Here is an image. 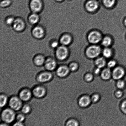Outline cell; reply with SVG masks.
I'll list each match as a JSON object with an SVG mask.
<instances>
[{"instance_id":"obj_1","label":"cell","mask_w":126,"mask_h":126,"mask_svg":"<svg viewBox=\"0 0 126 126\" xmlns=\"http://www.w3.org/2000/svg\"><path fill=\"white\" fill-rule=\"evenodd\" d=\"M16 112L8 107L2 108L0 113L1 121L12 125L15 121Z\"/></svg>"},{"instance_id":"obj_2","label":"cell","mask_w":126,"mask_h":126,"mask_svg":"<svg viewBox=\"0 0 126 126\" xmlns=\"http://www.w3.org/2000/svg\"><path fill=\"white\" fill-rule=\"evenodd\" d=\"M54 78L53 72L45 70L38 72L36 75L35 79L39 84H44L51 82Z\"/></svg>"},{"instance_id":"obj_3","label":"cell","mask_w":126,"mask_h":126,"mask_svg":"<svg viewBox=\"0 0 126 126\" xmlns=\"http://www.w3.org/2000/svg\"><path fill=\"white\" fill-rule=\"evenodd\" d=\"M32 89L33 97L37 99H43L47 94V88L44 84H39L35 85Z\"/></svg>"},{"instance_id":"obj_4","label":"cell","mask_w":126,"mask_h":126,"mask_svg":"<svg viewBox=\"0 0 126 126\" xmlns=\"http://www.w3.org/2000/svg\"><path fill=\"white\" fill-rule=\"evenodd\" d=\"M24 104L18 95H12L10 96L8 104V107L16 112L20 111Z\"/></svg>"},{"instance_id":"obj_5","label":"cell","mask_w":126,"mask_h":126,"mask_svg":"<svg viewBox=\"0 0 126 126\" xmlns=\"http://www.w3.org/2000/svg\"><path fill=\"white\" fill-rule=\"evenodd\" d=\"M18 95L24 103L30 102L34 97L32 89L28 87H23L20 89Z\"/></svg>"},{"instance_id":"obj_6","label":"cell","mask_w":126,"mask_h":126,"mask_svg":"<svg viewBox=\"0 0 126 126\" xmlns=\"http://www.w3.org/2000/svg\"><path fill=\"white\" fill-rule=\"evenodd\" d=\"M70 71L68 66L65 65H58L55 72V75L58 78L63 79L68 76Z\"/></svg>"},{"instance_id":"obj_7","label":"cell","mask_w":126,"mask_h":126,"mask_svg":"<svg viewBox=\"0 0 126 126\" xmlns=\"http://www.w3.org/2000/svg\"><path fill=\"white\" fill-rule=\"evenodd\" d=\"M58 65L57 61L55 59L49 57L46 59L44 66L45 70L53 72L55 71Z\"/></svg>"},{"instance_id":"obj_8","label":"cell","mask_w":126,"mask_h":126,"mask_svg":"<svg viewBox=\"0 0 126 126\" xmlns=\"http://www.w3.org/2000/svg\"><path fill=\"white\" fill-rule=\"evenodd\" d=\"M68 51L67 48L64 45L61 46L57 48L55 52L57 59L60 61H64L67 58Z\"/></svg>"},{"instance_id":"obj_9","label":"cell","mask_w":126,"mask_h":126,"mask_svg":"<svg viewBox=\"0 0 126 126\" xmlns=\"http://www.w3.org/2000/svg\"><path fill=\"white\" fill-rule=\"evenodd\" d=\"M101 49L100 47L97 46L93 45L89 47L86 51L88 57L94 58L98 56L100 53Z\"/></svg>"},{"instance_id":"obj_10","label":"cell","mask_w":126,"mask_h":126,"mask_svg":"<svg viewBox=\"0 0 126 126\" xmlns=\"http://www.w3.org/2000/svg\"><path fill=\"white\" fill-rule=\"evenodd\" d=\"M42 3L40 0H32L30 3L31 10L34 13H37L41 10Z\"/></svg>"},{"instance_id":"obj_11","label":"cell","mask_w":126,"mask_h":126,"mask_svg":"<svg viewBox=\"0 0 126 126\" xmlns=\"http://www.w3.org/2000/svg\"><path fill=\"white\" fill-rule=\"evenodd\" d=\"M102 36L99 33L97 32H93L90 33L88 35L89 41L92 44H96L100 41Z\"/></svg>"},{"instance_id":"obj_12","label":"cell","mask_w":126,"mask_h":126,"mask_svg":"<svg viewBox=\"0 0 126 126\" xmlns=\"http://www.w3.org/2000/svg\"><path fill=\"white\" fill-rule=\"evenodd\" d=\"M46 59L43 55H37L33 59V63L34 65L37 67H40L44 66Z\"/></svg>"},{"instance_id":"obj_13","label":"cell","mask_w":126,"mask_h":126,"mask_svg":"<svg viewBox=\"0 0 126 126\" xmlns=\"http://www.w3.org/2000/svg\"><path fill=\"white\" fill-rule=\"evenodd\" d=\"M13 25L14 29L18 31L23 30L25 26L24 21L20 18H17L15 20Z\"/></svg>"},{"instance_id":"obj_14","label":"cell","mask_w":126,"mask_h":126,"mask_svg":"<svg viewBox=\"0 0 126 126\" xmlns=\"http://www.w3.org/2000/svg\"><path fill=\"white\" fill-rule=\"evenodd\" d=\"M125 72L122 68L117 67L113 70V78L115 79H119L122 78L124 75Z\"/></svg>"},{"instance_id":"obj_15","label":"cell","mask_w":126,"mask_h":126,"mask_svg":"<svg viewBox=\"0 0 126 126\" xmlns=\"http://www.w3.org/2000/svg\"><path fill=\"white\" fill-rule=\"evenodd\" d=\"M98 2L94 0H91L87 2L86 4V8L87 11L92 12L96 10L98 8Z\"/></svg>"},{"instance_id":"obj_16","label":"cell","mask_w":126,"mask_h":126,"mask_svg":"<svg viewBox=\"0 0 126 126\" xmlns=\"http://www.w3.org/2000/svg\"><path fill=\"white\" fill-rule=\"evenodd\" d=\"M44 29L40 27H35L33 30L32 34L33 35L38 39L42 38L44 36Z\"/></svg>"},{"instance_id":"obj_17","label":"cell","mask_w":126,"mask_h":126,"mask_svg":"<svg viewBox=\"0 0 126 126\" xmlns=\"http://www.w3.org/2000/svg\"><path fill=\"white\" fill-rule=\"evenodd\" d=\"M9 97H8L7 94L4 93H1L0 95V107L1 109L5 108L8 105L9 99Z\"/></svg>"},{"instance_id":"obj_18","label":"cell","mask_w":126,"mask_h":126,"mask_svg":"<svg viewBox=\"0 0 126 126\" xmlns=\"http://www.w3.org/2000/svg\"><path fill=\"white\" fill-rule=\"evenodd\" d=\"M32 108L31 105L27 103L23 104L20 111L26 115H28L32 113Z\"/></svg>"},{"instance_id":"obj_19","label":"cell","mask_w":126,"mask_h":126,"mask_svg":"<svg viewBox=\"0 0 126 126\" xmlns=\"http://www.w3.org/2000/svg\"><path fill=\"white\" fill-rule=\"evenodd\" d=\"M91 101V98L88 96H83L80 98L79 101V104L81 107H87L90 104Z\"/></svg>"},{"instance_id":"obj_20","label":"cell","mask_w":126,"mask_h":126,"mask_svg":"<svg viewBox=\"0 0 126 126\" xmlns=\"http://www.w3.org/2000/svg\"><path fill=\"white\" fill-rule=\"evenodd\" d=\"M71 38L70 36L68 34H65L61 37L60 42L63 45H68L71 42Z\"/></svg>"},{"instance_id":"obj_21","label":"cell","mask_w":126,"mask_h":126,"mask_svg":"<svg viewBox=\"0 0 126 126\" xmlns=\"http://www.w3.org/2000/svg\"><path fill=\"white\" fill-rule=\"evenodd\" d=\"M39 17L38 15L36 13L32 14L29 18L30 22L32 24H35L38 23L39 20Z\"/></svg>"},{"instance_id":"obj_22","label":"cell","mask_w":126,"mask_h":126,"mask_svg":"<svg viewBox=\"0 0 126 126\" xmlns=\"http://www.w3.org/2000/svg\"><path fill=\"white\" fill-rule=\"evenodd\" d=\"M111 76V72L109 69H105L102 72L101 76L102 79L104 80H107L109 79Z\"/></svg>"},{"instance_id":"obj_23","label":"cell","mask_w":126,"mask_h":126,"mask_svg":"<svg viewBox=\"0 0 126 126\" xmlns=\"http://www.w3.org/2000/svg\"><path fill=\"white\" fill-rule=\"evenodd\" d=\"M26 115L25 114L20 112V113H17L16 114V121L24 123L26 119Z\"/></svg>"},{"instance_id":"obj_24","label":"cell","mask_w":126,"mask_h":126,"mask_svg":"<svg viewBox=\"0 0 126 126\" xmlns=\"http://www.w3.org/2000/svg\"><path fill=\"white\" fill-rule=\"evenodd\" d=\"M95 63L97 67L101 68L105 66L106 64V61L103 58H99L96 60Z\"/></svg>"},{"instance_id":"obj_25","label":"cell","mask_w":126,"mask_h":126,"mask_svg":"<svg viewBox=\"0 0 126 126\" xmlns=\"http://www.w3.org/2000/svg\"><path fill=\"white\" fill-rule=\"evenodd\" d=\"M65 124L67 126H77L79 125L78 122L73 119H69L67 121Z\"/></svg>"},{"instance_id":"obj_26","label":"cell","mask_w":126,"mask_h":126,"mask_svg":"<svg viewBox=\"0 0 126 126\" xmlns=\"http://www.w3.org/2000/svg\"><path fill=\"white\" fill-rule=\"evenodd\" d=\"M105 5L108 7H111L114 4L115 0H103Z\"/></svg>"},{"instance_id":"obj_27","label":"cell","mask_w":126,"mask_h":126,"mask_svg":"<svg viewBox=\"0 0 126 126\" xmlns=\"http://www.w3.org/2000/svg\"><path fill=\"white\" fill-rule=\"evenodd\" d=\"M111 43V40L109 37H107L104 38L102 41V44L104 46L108 47L110 45Z\"/></svg>"},{"instance_id":"obj_28","label":"cell","mask_w":126,"mask_h":126,"mask_svg":"<svg viewBox=\"0 0 126 126\" xmlns=\"http://www.w3.org/2000/svg\"><path fill=\"white\" fill-rule=\"evenodd\" d=\"M103 54L105 57L109 58L111 56L112 52L110 49L106 48L104 50Z\"/></svg>"},{"instance_id":"obj_29","label":"cell","mask_w":126,"mask_h":126,"mask_svg":"<svg viewBox=\"0 0 126 126\" xmlns=\"http://www.w3.org/2000/svg\"><path fill=\"white\" fill-rule=\"evenodd\" d=\"M70 71H74L76 70L78 68L77 64L76 63H72L69 65L68 66Z\"/></svg>"},{"instance_id":"obj_30","label":"cell","mask_w":126,"mask_h":126,"mask_svg":"<svg viewBox=\"0 0 126 126\" xmlns=\"http://www.w3.org/2000/svg\"><path fill=\"white\" fill-rule=\"evenodd\" d=\"M11 2L10 0H3L1 2V6L2 7H5L11 4Z\"/></svg>"},{"instance_id":"obj_31","label":"cell","mask_w":126,"mask_h":126,"mask_svg":"<svg viewBox=\"0 0 126 126\" xmlns=\"http://www.w3.org/2000/svg\"><path fill=\"white\" fill-rule=\"evenodd\" d=\"M99 96L98 94H94L92 96L91 100L92 102H97L99 99Z\"/></svg>"},{"instance_id":"obj_32","label":"cell","mask_w":126,"mask_h":126,"mask_svg":"<svg viewBox=\"0 0 126 126\" xmlns=\"http://www.w3.org/2000/svg\"><path fill=\"white\" fill-rule=\"evenodd\" d=\"M15 20L13 17H10L7 18L6 20V22L7 24L8 25H11L13 24Z\"/></svg>"},{"instance_id":"obj_33","label":"cell","mask_w":126,"mask_h":126,"mask_svg":"<svg viewBox=\"0 0 126 126\" xmlns=\"http://www.w3.org/2000/svg\"><path fill=\"white\" fill-rule=\"evenodd\" d=\"M93 78V76L91 74H86L85 77V79L86 81H90Z\"/></svg>"},{"instance_id":"obj_34","label":"cell","mask_w":126,"mask_h":126,"mask_svg":"<svg viewBox=\"0 0 126 126\" xmlns=\"http://www.w3.org/2000/svg\"><path fill=\"white\" fill-rule=\"evenodd\" d=\"M12 126H24L25 125L24 123L15 121L12 125Z\"/></svg>"},{"instance_id":"obj_35","label":"cell","mask_w":126,"mask_h":126,"mask_svg":"<svg viewBox=\"0 0 126 126\" xmlns=\"http://www.w3.org/2000/svg\"><path fill=\"white\" fill-rule=\"evenodd\" d=\"M125 85V83L122 80H120L117 82V86L118 88L120 89H122L123 88Z\"/></svg>"},{"instance_id":"obj_36","label":"cell","mask_w":126,"mask_h":126,"mask_svg":"<svg viewBox=\"0 0 126 126\" xmlns=\"http://www.w3.org/2000/svg\"><path fill=\"white\" fill-rule=\"evenodd\" d=\"M116 65V62L114 60H111L108 62L107 65L109 67L112 68L115 66Z\"/></svg>"},{"instance_id":"obj_37","label":"cell","mask_w":126,"mask_h":126,"mask_svg":"<svg viewBox=\"0 0 126 126\" xmlns=\"http://www.w3.org/2000/svg\"><path fill=\"white\" fill-rule=\"evenodd\" d=\"M121 109L124 113H126V101H124L122 103L121 106Z\"/></svg>"},{"instance_id":"obj_38","label":"cell","mask_w":126,"mask_h":126,"mask_svg":"<svg viewBox=\"0 0 126 126\" xmlns=\"http://www.w3.org/2000/svg\"><path fill=\"white\" fill-rule=\"evenodd\" d=\"M122 95H123V93L122 91H117L115 93V96L118 98L122 96Z\"/></svg>"},{"instance_id":"obj_39","label":"cell","mask_w":126,"mask_h":126,"mask_svg":"<svg viewBox=\"0 0 126 126\" xmlns=\"http://www.w3.org/2000/svg\"><path fill=\"white\" fill-rule=\"evenodd\" d=\"M59 43L58 42L55 41L53 42L51 44V47H52L55 48L57 47L58 46Z\"/></svg>"},{"instance_id":"obj_40","label":"cell","mask_w":126,"mask_h":126,"mask_svg":"<svg viewBox=\"0 0 126 126\" xmlns=\"http://www.w3.org/2000/svg\"><path fill=\"white\" fill-rule=\"evenodd\" d=\"M10 126L9 125L2 122H1L0 125V126Z\"/></svg>"},{"instance_id":"obj_41","label":"cell","mask_w":126,"mask_h":126,"mask_svg":"<svg viewBox=\"0 0 126 126\" xmlns=\"http://www.w3.org/2000/svg\"><path fill=\"white\" fill-rule=\"evenodd\" d=\"M100 71V68L98 67V68H97L95 70V73L96 74H98L99 73Z\"/></svg>"},{"instance_id":"obj_42","label":"cell","mask_w":126,"mask_h":126,"mask_svg":"<svg viewBox=\"0 0 126 126\" xmlns=\"http://www.w3.org/2000/svg\"><path fill=\"white\" fill-rule=\"evenodd\" d=\"M124 23L125 25V26H126V18L125 20H124Z\"/></svg>"},{"instance_id":"obj_43","label":"cell","mask_w":126,"mask_h":126,"mask_svg":"<svg viewBox=\"0 0 126 126\" xmlns=\"http://www.w3.org/2000/svg\"><path fill=\"white\" fill-rule=\"evenodd\" d=\"M56 0L58 2H61V1H62L63 0Z\"/></svg>"}]
</instances>
